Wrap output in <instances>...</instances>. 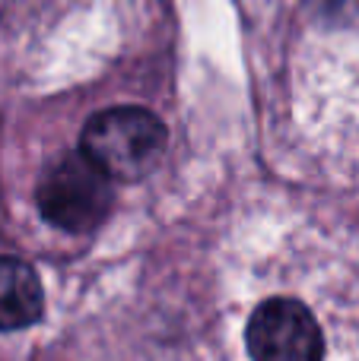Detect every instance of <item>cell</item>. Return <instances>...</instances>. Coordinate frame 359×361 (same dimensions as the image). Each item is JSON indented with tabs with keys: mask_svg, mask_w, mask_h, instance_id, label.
Returning <instances> with one entry per match:
<instances>
[{
	"mask_svg": "<svg viewBox=\"0 0 359 361\" xmlns=\"http://www.w3.org/2000/svg\"><path fill=\"white\" fill-rule=\"evenodd\" d=\"M80 152L112 180H140L165 152V127L143 108H108L86 121Z\"/></svg>",
	"mask_w": 359,
	"mask_h": 361,
	"instance_id": "obj_1",
	"label": "cell"
},
{
	"mask_svg": "<svg viewBox=\"0 0 359 361\" xmlns=\"http://www.w3.org/2000/svg\"><path fill=\"white\" fill-rule=\"evenodd\" d=\"M112 197V178L83 152H70L57 165H51L35 193L45 222L73 235L93 231L108 216Z\"/></svg>",
	"mask_w": 359,
	"mask_h": 361,
	"instance_id": "obj_2",
	"label": "cell"
},
{
	"mask_svg": "<svg viewBox=\"0 0 359 361\" xmlns=\"http://www.w3.org/2000/svg\"><path fill=\"white\" fill-rule=\"evenodd\" d=\"M248 355L254 361H322L324 336L312 311L296 298H271L248 320Z\"/></svg>",
	"mask_w": 359,
	"mask_h": 361,
	"instance_id": "obj_3",
	"label": "cell"
},
{
	"mask_svg": "<svg viewBox=\"0 0 359 361\" xmlns=\"http://www.w3.org/2000/svg\"><path fill=\"white\" fill-rule=\"evenodd\" d=\"M45 292L35 269L16 257H0V330H23L42 317Z\"/></svg>",
	"mask_w": 359,
	"mask_h": 361,
	"instance_id": "obj_4",
	"label": "cell"
}]
</instances>
